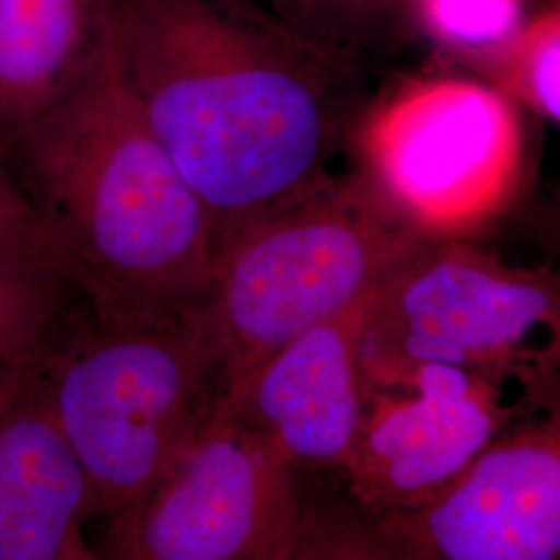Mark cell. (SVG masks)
Here are the masks:
<instances>
[{"instance_id":"obj_7","label":"cell","mask_w":560,"mask_h":560,"mask_svg":"<svg viewBox=\"0 0 560 560\" xmlns=\"http://www.w3.org/2000/svg\"><path fill=\"white\" fill-rule=\"evenodd\" d=\"M98 557L120 560L318 559L326 517L295 467L233 418H214L145 497L108 517Z\"/></svg>"},{"instance_id":"obj_5","label":"cell","mask_w":560,"mask_h":560,"mask_svg":"<svg viewBox=\"0 0 560 560\" xmlns=\"http://www.w3.org/2000/svg\"><path fill=\"white\" fill-rule=\"evenodd\" d=\"M559 314L552 270L509 266L463 240L430 241L376 291L361 372L368 384L420 363L538 376L557 358Z\"/></svg>"},{"instance_id":"obj_4","label":"cell","mask_w":560,"mask_h":560,"mask_svg":"<svg viewBox=\"0 0 560 560\" xmlns=\"http://www.w3.org/2000/svg\"><path fill=\"white\" fill-rule=\"evenodd\" d=\"M36 384L106 517L145 497L224 399L222 361L196 307L166 320H92L59 351L44 347Z\"/></svg>"},{"instance_id":"obj_6","label":"cell","mask_w":560,"mask_h":560,"mask_svg":"<svg viewBox=\"0 0 560 560\" xmlns=\"http://www.w3.org/2000/svg\"><path fill=\"white\" fill-rule=\"evenodd\" d=\"M355 136L361 177L423 240H463L520 185L521 122L486 83L413 81L360 119Z\"/></svg>"},{"instance_id":"obj_2","label":"cell","mask_w":560,"mask_h":560,"mask_svg":"<svg viewBox=\"0 0 560 560\" xmlns=\"http://www.w3.org/2000/svg\"><path fill=\"white\" fill-rule=\"evenodd\" d=\"M2 159L92 320H166L200 305L217 254L214 229L122 80L117 46Z\"/></svg>"},{"instance_id":"obj_16","label":"cell","mask_w":560,"mask_h":560,"mask_svg":"<svg viewBox=\"0 0 560 560\" xmlns=\"http://www.w3.org/2000/svg\"><path fill=\"white\" fill-rule=\"evenodd\" d=\"M65 287L48 272L0 268V355L27 353L46 342Z\"/></svg>"},{"instance_id":"obj_8","label":"cell","mask_w":560,"mask_h":560,"mask_svg":"<svg viewBox=\"0 0 560 560\" xmlns=\"http://www.w3.org/2000/svg\"><path fill=\"white\" fill-rule=\"evenodd\" d=\"M370 520L353 559H559V420L509 428L432 499Z\"/></svg>"},{"instance_id":"obj_13","label":"cell","mask_w":560,"mask_h":560,"mask_svg":"<svg viewBox=\"0 0 560 560\" xmlns=\"http://www.w3.org/2000/svg\"><path fill=\"white\" fill-rule=\"evenodd\" d=\"M326 52L363 67L416 20V0H260Z\"/></svg>"},{"instance_id":"obj_1","label":"cell","mask_w":560,"mask_h":560,"mask_svg":"<svg viewBox=\"0 0 560 560\" xmlns=\"http://www.w3.org/2000/svg\"><path fill=\"white\" fill-rule=\"evenodd\" d=\"M117 62L217 252L328 179L360 122V67L260 0H125Z\"/></svg>"},{"instance_id":"obj_18","label":"cell","mask_w":560,"mask_h":560,"mask_svg":"<svg viewBox=\"0 0 560 560\" xmlns=\"http://www.w3.org/2000/svg\"><path fill=\"white\" fill-rule=\"evenodd\" d=\"M46 342L20 355H0V411L20 395L40 368Z\"/></svg>"},{"instance_id":"obj_10","label":"cell","mask_w":560,"mask_h":560,"mask_svg":"<svg viewBox=\"0 0 560 560\" xmlns=\"http://www.w3.org/2000/svg\"><path fill=\"white\" fill-rule=\"evenodd\" d=\"M374 295L282 345L217 418L241 421L295 469H342L365 413L361 330Z\"/></svg>"},{"instance_id":"obj_12","label":"cell","mask_w":560,"mask_h":560,"mask_svg":"<svg viewBox=\"0 0 560 560\" xmlns=\"http://www.w3.org/2000/svg\"><path fill=\"white\" fill-rule=\"evenodd\" d=\"M125 0H0V154L115 52Z\"/></svg>"},{"instance_id":"obj_15","label":"cell","mask_w":560,"mask_h":560,"mask_svg":"<svg viewBox=\"0 0 560 560\" xmlns=\"http://www.w3.org/2000/svg\"><path fill=\"white\" fill-rule=\"evenodd\" d=\"M502 78L540 115L559 120L560 20L550 11L523 23L520 32L497 50Z\"/></svg>"},{"instance_id":"obj_9","label":"cell","mask_w":560,"mask_h":560,"mask_svg":"<svg viewBox=\"0 0 560 560\" xmlns=\"http://www.w3.org/2000/svg\"><path fill=\"white\" fill-rule=\"evenodd\" d=\"M499 376L420 363L365 382L360 436L340 471L368 515L411 509L444 486L513 425Z\"/></svg>"},{"instance_id":"obj_3","label":"cell","mask_w":560,"mask_h":560,"mask_svg":"<svg viewBox=\"0 0 560 560\" xmlns=\"http://www.w3.org/2000/svg\"><path fill=\"white\" fill-rule=\"evenodd\" d=\"M425 243L361 175H330L224 243L196 307L222 361L219 413L282 345L378 291Z\"/></svg>"},{"instance_id":"obj_14","label":"cell","mask_w":560,"mask_h":560,"mask_svg":"<svg viewBox=\"0 0 560 560\" xmlns=\"http://www.w3.org/2000/svg\"><path fill=\"white\" fill-rule=\"evenodd\" d=\"M416 21L436 40L483 59L525 23L523 0H416Z\"/></svg>"},{"instance_id":"obj_11","label":"cell","mask_w":560,"mask_h":560,"mask_svg":"<svg viewBox=\"0 0 560 560\" xmlns=\"http://www.w3.org/2000/svg\"><path fill=\"white\" fill-rule=\"evenodd\" d=\"M36 378L0 411V560L101 559L83 536L90 481Z\"/></svg>"},{"instance_id":"obj_17","label":"cell","mask_w":560,"mask_h":560,"mask_svg":"<svg viewBox=\"0 0 560 560\" xmlns=\"http://www.w3.org/2000/svg\"><path fill=\"white\" fill-rule=\"evenodd\" d=\"M0 268L62 277L59 252L38 210L0 154ZM67 284V282H65Z\"/></svg>"}]
</instances>
